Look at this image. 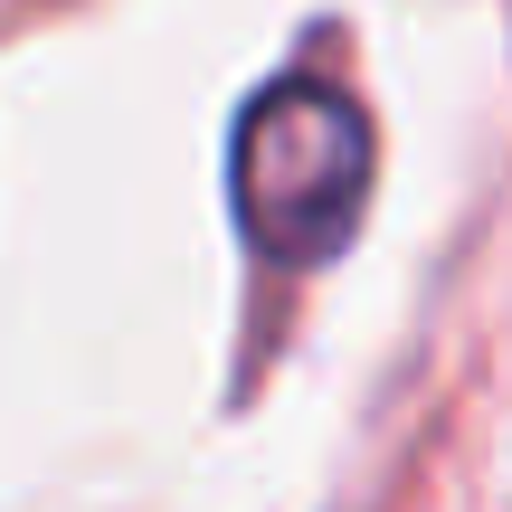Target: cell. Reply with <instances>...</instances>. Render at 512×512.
I'll return each instance as SVG.
<instances>
[{
    "label": "cell",
    "mask_w": 512,
    "mask_h": 512,
    "mask_svg": "<svg viewBox=\"0 0 512 512\" xmlns=\"http://www.w3.org/2000/svg\"><path fill=\"white\" fill-rule=\"evenodd\" d=\"M238 228L275 266H323L370 200V124L323 76H275L228 143Z\"/></svg>",
    "instance_id": "6da1fadb"
}]
</instances>
